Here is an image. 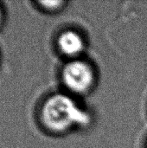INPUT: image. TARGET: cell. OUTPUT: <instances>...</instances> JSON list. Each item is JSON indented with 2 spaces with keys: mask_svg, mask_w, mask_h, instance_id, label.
Returning <instances> with one entry per match:
<instances>
[{
  "mask_svg": "<svg viewBox=\"0 0 147 148\" xmlns=\"http://www.w3.org/2000/svg\"><path fill=\"white\" fill-rule=\"evenodd\" d=\"M39 120L48 133L62 135L88 126L90 116L79 106L74 96L67 93H55L42 103Z\"/></svg>",
  "mask_w": 147,
  "mask_h": 148,
  "instance_id": "cell-1",
  "label": "cell"
},
{
  "mask_svg": "<svg viewBox=\"0 0 147 148\" xmlns=\"http://www.w3.org/2000/svg\"><path fill=\"white\" fill-rule=\"evenodd\" d=\"M40 9L49 13H55L60 11L65 7L67 2L65 1H38L36 2Z\"/></svg>",
  "mask_w": 147,
  "mask_h": 148,
  "instance_id": "cell-4",
  "label": "cell"
},
{
  "mask_svg": "<svg viewBox=\"0 0 147 148\" xmlns=\"http://www.w3.org/2000/svg\"><path fill=\"white\" fill-rule=\"evenodd\" d=\"M56 48L59 53L69 60L79 59L86 49L83 36L75 29L62 30L56 38Z\"/></svg>",
  "mask_w": 147,
  "mask_h": 148,
  "instance_id": "cell-3",
  "label": "cell"
},
{
  "mask_svg": "<svg viewBox=\"0 0 147 148\" xmlns=\"http://www.w3.org/2000/svg\"><path fill=\"white\" fill-rule=\"evenodd\" d=\"M3 23V11L0 6V27L2 26Z\"/></svg>",
  "mask_w": 147,
  "mask_h": 148,
  "instance_id": "cell-5",
  "label": "cell"
},
{
  "mask_svg": "<svg viewBox=\"0 0 147 148\" xmlns=\"http://www.w3.org/2000/svg\"><path fill=\"white\" fill-rule=\"evenodd\" d=\"M60 80L67 94L72 96H84L94 89L97 75L90 62L79 58L69 60L62 66Z\"/></svg>",
  "mask_w": 147,
  "mask_h": 148,
  "instance_id": "cell-2",
  "label": "cell"
}]
</instances>
